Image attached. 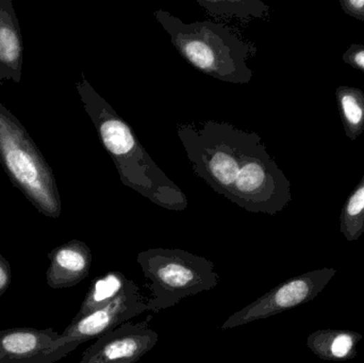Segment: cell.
I'll return each instance as SVG.
<instances>
[{
    "instance_id": "ba28073f",
    "label": "cell",
    "mask_w": 364,
    "mask_h": 363,
    "mask_svg": "<svg viewBox=\"0 0 364 363\" xmlns=\"http://www.w3.org/2000/svg\"><path fill=\"white\" fill-rule=\"evenodd\" d=\"M151 318L138 323L126 322L96 339L79 363H136L157 345L159 336Z\"/></svg>"
},
{
    "instance_id": "30bf717a",
    "label": "cell",
    "mask_w": 364,
    "mask_h": 363,
    "mask_svg": "<svg viewBox=\"0 0 364 363\" xmlns=\"http://www.w3.org/2000/svg\"><path fill=\"white\" fill-rule=\"evenodd\" d=\"M50 261L46 273L51 289L74 287L87 278L92 266V251L82 241L64 243L48 254Z\"/></svg>"
},
{
    "instance_id": "5bb4252c",
    "label": "cell",
    "mask_w": 364,
    "mask_h": 363,
    "mask_svg": "<svg viewBox=\"0 0 364 363\" xmlns=\"http://www.w3.org/2000/svg\"><path fill=\"white\" fill-rule=\"evenodd\" d=\"M129 279L119 272H109L92 283L80 310L75 318L85 317L114 300L125 289Z\"/></svg>"
},
{
    "instance_id": "7a4b0ae2",
    "label": "cell",
    "mask_w": 364,
    "mask_h": 363,
    "mask_svg": "<svg viewBox=\"0 0 364 363\" xmlns=\"http://www.w3.org/2000/svg\"><path fill=\"white\" fill-rule=\"evenodd\" d=\"M81 76L77 91L122 183L161 208L186 210L188 202L181 188L151 159L129 124Z\"/></svg>"
},
{
    "instance_id": "d6986e66",
    "label": "cell",
    "mask_w": 364,
    "mask_h": 363,
    "mask_svg": "<svg viewBox=\"0 0 364 363\" xmlns=\"http://www.w3.org/2000/svg\"><path fill=\"white\" fill-rule=\"evenodd\" d=\"M11 281H12V272H11L10 264L4 256L0 255V298L10 287Z\"/></svg>"
},
{
    "instance_id": "9c48e42d",
    "label": "cell",
    "mask_w": 364,
    "mask_h": 363,
    "mask_svg": "<svg viewBox=\"0 0 364 363\" xmlns=\"http://www.w3.org/2000/svg\"><path fill=\"white\" fill-rule=\"evenodd\" d=\"M59 338L60 335L53 328L0 330L4 363H55L81 345L78 342L62 345Z\"/></svg>"
},
{
    "instance_id": "4fadbf2b",
    "label": "cell",
    "mask_w": 364,
    "mask_h": 363,
    "mask_svg": "<svg viewBox=\"0 0 364 363\" xmlns=\"http://www.w3.org/2000/svg\"><path fill=\"white\" fill-rule=\"evenodd\" d=\"M336 99L346 136L357 140L364 132V92L358 87L340 85Z\"/></svg>"
},
{
    "instance_id": "277c9868",
    "label": "cell",
    "mask_w": 364,
    "mask_h": 363,
    "mask_svg": "<svg viewBox=\"0 0 364 363\" xmlns=\"http://www.w3.org/2000/svg\"><path fill=\"white\" fill-rule=\"evenodd\" d=\"M0 163L25 197L47 217L58 219L62 205L53 170L18 119L0 102Z\"/></svg>"
},
{
    "instance_id": "3957f363",
    "label": "cell",
    "mask_w": 364,
    "mask_h": 363,
    "mask_svg": "<svg viewBox=\"0 0 364 363\" xmlns=\"http://www.w3.org/2000/svg\"><path fill=\"white\" fill-rule=\"evenodd\" d=\"M154 14L175 48L193 67L224 82H250L254 74L247 61L256 49L233 28L212 21L186 23L164 10Z\"/></svg>"
},
{
    "instance_id": "8992f818",
    "label": "cell",
    "mask_w": 364,
    "mask_h": 363,
    "mask_svg": "<svg viewBox=\"0 0 364 363\" xmlns=\"http://www.w3.org/2000/svg\"><path fill=\"white\" fill-rule=\"evenodd\" d=\"M336 274V269L324 268L292 277L233 313L220 326V330H232L307 304L326 288Z\"/></svg>"
},
{
    "instance_id": "9a60e30c",
    "label": "cell",
    "mask_w": 364,
    "mask_h": 363,
    "mask_svg": "<svg viewBox=\"0 0 364 363\" xmlns=\"http://www.w3.org/2000/svg\"><path fill=\"white\" fill-rule=\"evenodd\" d=\"M211 16L246 19L264 18L269 8L259 0H196Z\"/></svg>"
},
{
    "instance_id": "e0dca14e",
    "label": "cell",
    "mask_w": 364,
    "mask_h": 363,
    "mask_svg": "<svg viewBox=\"0 0 364 363\" xmlns=\"http://www.w3.org/2000/svg\"><path fill=\"white\" fill-rule=\"evenodd\" d=\"M342 58L344 63L364 72V45L356 43L350 45Z\"/></svg>"
},
{
    "instance_id": "ac0fdd59",
    "label": "cell",
    "mask_w": 364,
    "mask_h": 363,
    "mask_svg": "<svg viewBox=\"0 0 364 363\" xmlns=\"http://www.w3.org/2000/svg\"><path fill=\"white\" fill-rule=\"evenodd\" d=\"M340 6L346 14L364 21V0H340Z\"/></svg>"
},
{
    "instance_id": "52a82bcc",
    "label": "cell",
    "mask_w": 364,
    "mask_h": 363,
    "mask_svg": "<svg viewBox=\"0 0 364 363\" xmlns=\"http://www.w3.org/2000/svg\"><path fill=\"white\" fill-rule=\"evenodd\" d=\"M146 311H149V298L142 296L140 288L134 281H128L119 296L102 308L85 317L74 318L63 334L60 335L59 342L62 345L72 342L83 345L104 336Z\"/></svg>"
},
{
    "instance_id": "ffe728a7",
    "label": "cell",
    "mask_w": 364,
    "mask_h": 363,
    "mask_svg": "<svg viewBox=\"0 0 364 363\" xmlns=\"http://www.w3.org/2000/svg\"><path fill=\"white\" fill-rule=\"evenodd\" d=\"M4 354H2L1 350H0V363H4Z\"/></svg>"
},
{
    "instance_id": "6da1fadb",
    "label": "cell",
    "mask_w": 364,
    "mask_h": 363,
    "mask_svg": "<svg viewBox=\"0 0 364 363\" xmlns=\"http://www.w3.org/2000/svg\"><path fill=\"white\" fill-rule=\"evenodd\" d=\"M177 134L195 174L233 204L275 215L292 200L290 181L258 134L207 121L181 124Z\"/></svg>"
},
{
    "instance_id": "7c38bea8",
    "label": "cell",
    "mask_w": 364,
    "mask_h": 363,
    "mask_svg": "<svg viewBox=\"0 0 364 363\" xmlns=\"http://www.w3.org/2000/svg\"><path fill=\"white\" fill-rule=\"evenodd\" d=\"M359 332L348 330H320L307 339V347L325 362H344L357 356V345L363 340Z\"/></svg>"
},
{
    "instance_id": "8fae6325",
    "label": "cell",
    "mask_w": 364,
    "mask_h": 363,
    "mask_svg": "<svg viewBox=\"0 0 364 363\" xmlns=\"http://www.w3.org/2000/svg\"><path fill=\"white\" fill-rule=\"evenodd\" d=\"M23 46L18 19L11 0H0V80L19 82Z\"/></svg>"
},
{
    "instance_id": "2e32d148",
    "label": "cell",
    "mask_w": 364,
    "mask_h": 363,
    "mask_svg": "<svg viewBox=\"0 0 364 363\" xmlns=\"http://www.w3.org/2000/svg\"><path fill=\"white\" fill-rule=\"evenodd\" d=\"M340 232L348 242L359 240L364 234V175L344 202Z\"/></svg>"
},
{
    "instance_id": "5b68a950",
    "label": "cell",
    "mask_w": 364,
    "mask_h": 363,
    "mask_svg": "<svg viewBox=\"0 0 364 363\" xmlns=\"http://www.w3.org/2000/svg\"><path fill=\"white\" fill-rule=\"evenodd\" d=\"M145 278L151 281L149 311L160 313L184 298L218 287L220 276L213 262L182 249H149L136 257Z\"/></svg>"
}]
</instances>
